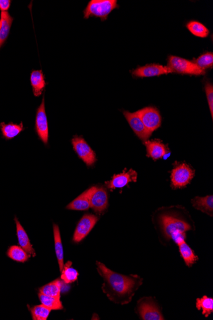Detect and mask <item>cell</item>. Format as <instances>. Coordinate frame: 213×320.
<instances>
[{"label":"cell","mask_w":213,"mask_h":320,"mask_svg":"<svg viewBox=\"0 0 213 320\" xmlns=\"http://www.w3.org/2000/svg\"><path fill=\"white\" fill-rule=\"evenodd\" d=\"M97 271L104 280L103 292L117 304H128L142 285L143 280L137 275L124 276L110 270L104 264L97 261Z\"/></svg>","instance_id":"cell-1"},{"label":"cell","mask_w":213,"mask_h":320,"mask_svg":"<svg viewBox=\"0 0 213 320\" xmlns=\"http://www.w3.org/2000/svg\"><path fill=\"white\" fill-rule=\"evenodd\" d=\"M163 233L167 239L172 240L177 245L185 241L186 232L191 230L190 224L173 215L164 214L160 218Z\"/></svg>","instance_id":"cell-2"},{"label":"cell","mask_w":213,"mask_h":320,"mask_svg":"<svg viewBox=\"0 0 213 320\" xmlns=\"http://www.w3.org/2000/svg\"><path fill=\"white\" fill-rule=\"evenodd\" d=\"M118 7L117 0H91L83 12L84 18L95 17L105 21L109 14Z\"/></svg>","instance_id":"cell-3"},{"label":"cell","mask_w":213,"mask_h":320,"mask_svg":"<svg viewBox=\"0 0 213 320\" xmlns=\"http://www.w3.org/2000/svg\"><path fill=\"white\" fill-rule=\"evenodd\" d=\"M167 67L172 73L183 74V75L203 76L206 72L203 71L192 60L171 55L167 60Z\"/></svg>","instance_id":"cell-4"},{"label":"cell","mask_w":213,"mask_h":320,"mask_svg":"<svg viewBox=\"0 0 213 320\" xmlns=\"http://www.w3.org/2000/svg\"><path fill=\"white\" fill-rule=\"evenodd\" d=\"M137 309L142 319H164L159 305L152 298H143L140 299L137 303Z\"/></svg>","instance_id":"cell-5"},{"label":"cell","mask_w":213,"mask_h":320,"mask_svg":"<svg viewBox=\"0 0 213 320\" xmlns=\"http://www.w3.org/2000/svg\"><path fill=\"white\" fill-rule=\"evenodd\" d=\"M195 171L186 164L177 166L171 174L172 186L174 189L182 188L190 184L194 177Z\"/></svg>","instance_id":"cell-6"},{"label":"cell","mask_w":213,"mask_h":320,"mask_svg":"<svg viewBox=\"0 0 213 320\" xmlns=\"http://www.w3.org/2000/svg\"><path fill=\"white\" fill-rule=\"evenodd\" d=\"M72 143H73L74 151L86 165L91 167L94 165L97 161L96 154L83 137L74 136L72 139Z\"/></svg>","instance_id":"cell-7"},{"label":"cell","mask_w":213,"mask_h":320,"mask_svg":"<svg viewBox=\"0 0 213 320\" xmlns=\"http://www.w3.org/2000/svg\"><path fill=\"white\" fill-rule=\"evenodd\" d=\"M146 128L153 133L161 126L162 117L159 111L155 107H147L136 112Z\"/></svg>","instance_id":"cell-8"},{"label":"cell","mask_w":213,"mask_h":320,"mask_svg":"<svg viewBox=\"0 0 213 320\" xmlns=\"http://www.w3.org/2000/svg\"><path fill=\"white\" fill-rule=\"evenodd\" d=\"M99 221L97 216L86 214L78 223L73 236V241L79 243L85 239Z\"/></svg>","instance_id":"cell-9"},{"label":"cell","mask_w":213,"mask_h":320,"mask_svg":"<svg viewBox=\"0 0 213 320\" xmlns=\"http://www.w3.org/2000/svg\"><path fill=\"white\" fill-rule=\"evenodd\" d=\"M35 131L43 143L47 144L49 141V126H48L47 117L45 112L44 96H43L41 104L37 110Z\"/></svg>","instance_id":"cell-10"},{"label":"cell","mask_w":213,"mask_h":320,"mask_svg":"<svg viewBox=\"0 0 213 320\" xmlns=\"http://www.w3.org/2000/svg\"><path fill=\"white\" fill-rule=\"evenodd\" d=\"M168 67L162 65L152 64L145 66L138 67L132 72V76L135 78H146L152 77L160 76L172 74Z\"/></svg>","instance_id":"cell-11"},{"label":"cell","mask_w":213,"mask_h":320,"mask_svg":"<svg viewBox=\"0 0 213 320\" xmlns=\"http://www.w3.org/2000/svg\"><path fill=\"white\" fill-rule=\"evenodd\" d=\"M123 115L136 136L143 142L148 141L152 133L146 128L137 113L124 111Z\"/></svg>","instance_id":"cell-12"},{"label":"cell","mask_w":213,"mask_h":320,"mask_svg":"<svg viewBox=\"0 0 213 320\" xmlns=\"http://www.w3.org/2000/svg\"><path fill=\"white\" fill-rule=\"evenodd\" d=\"M108 194L104 187H95L90 196V208L95 213L101 214L108 206Z\"/></svg>","instance_id":"cell-13"},{"label":"cell","mask_w":213,"mask_h":320,"mask_svg":"<svg viewBox=\"0 0 213 320\" xmlns=\"http://www.w3.org/2000/svg\"><path fill=\"white\" fill-rule=\"evenodd\" d=\"M137 179V173L135 171L130 170L126 172V170H124L121 174L114 175L111 180L105 182V184L107 188L111 190L121 189L130 182H135Z\"/></svg>","instance_id":"cell-14"},{"label":"cell","mask_w":213,"mask_h":320,"mask_svg":"<svg viewBox=\"0 0 213 320\" xmlns=\"http://www.w3.org/2000/svg\"><path fill=\"white\" fill-rule=\"evenodd\" d=\"M144 143L147 146L148 157H152L153 160L160 159L168 153L169 148L159 139L147 141Z\"/></svg>","instance_id":"cell-15"},{"label":"cell","mask_w":213,"mask_h":320,"mask_svg":"<svg viewBox=\"0 0 213 320\" xmlns=\"http://www.w3.org/2000/svg\"><path fill=\"white\" fill-rule=\"evenodd\" d=\"M95 188V187H92L86 190L80 196L69 203L66 208L77 211L88 210L90 208V196Z\"/></svg>","instance_id":"cell-16"},{"label":"cell","mask_w":213,"mask_h":320,"mask_svg":"<svg viewBox=\"0 0 213 320\" xmlns=\"http://www.w3.org/2000/svg\"><path fill=\"white\" fill-rule=\"evenodd\" d=\"M14 221H15L16 223L17 236H18L19 245H20V247H22L23 249H25L30 256L35 257L36 256V252L34 249L33 248V245L31 244L27 233L26 232V231L24 229L21 223H19L18 219L16 217L14 218Z\"/></svg>","instance_id":"cell-17"},{"label":"cell","mask_w":213,"mask_h":320,"mask_svg":"<svg viewBox=\"0 0 213 320\" xmlns=\"http://www.w3.org/2000/svg\"><path fill=\"white\" fill-rule=\"evenodd\" d=\"M31 85L33 89V94L35 97H39L44 91L46 83H45L44 73L42 70H35L30 75Z\"/></svg>","instance_id":"cell-18"},{"label":"cell","mask_w":213,"mask_h":320,"mask_svg":"<svg viewBox=\"0 0 213 320\" xmlns=\"http://www.w3.org/2000/svg\"><path fill=\"white\" fill-rule=\"evenodd\" d=\"M191 203H192L193 207L197 210L212 217L213 197L212 195L205 197H195L191 200Z\"/></svg>","instance_id":"cell-19"},{"label":"cell","mask_w":213,"mask_h":320,"mask_svg":"<svg viewBox=\"0 0 213 320\" xmlns=\"http://www.w3.org/2000/svg\"><path fill=\"white\" fill-rule=\"evenodd\" d=\"M53 232L55 252H56L57 262H58L59 271L61 272L64 266L63 247V245H62L60 231H59L58 226L56 224L53 225Z\"/></svg>","instance_id":"cell-20"},{"label":"cell","mask_w":213,"mask_h":320,"mask_svg":"<svg viewBox=\"0 0 213 320\" xmlns=\"http://www.w3.org/2000/svg\"><path fill=\"white\" fill-rule=\"evenodd\" d=\"M0 20H1V27H0V48H1L8 38L12 24L13 22V18L7 12H2Z\"/></svg>","instance_id":"cell-21"},{"label":"cell","mask_w":213,"mask_h":320,"mask_svg":"<svg viewBox=\"0 0 213 320\" xmlns=\"http://www.w3.org/2000/svg\"><path fill=\"white\" fill-rule=\"evenodd\" d=\"M63 281L61 279L52 281L39 289V293L45 295L60 298Z\"/></svg>","instance_id":"cell-22"},{"label":"cell","mask_w":213,"mask_h":320,"mask_svg":"<svg viewBox=\"0 0 213 320\" xmlns=\"http://www.w3.org/2000/svg\"><path fill=\"white\" fill-rule=\"evenodd\" d=\"M0 129H1L5 138L12 139L15 138L23 131L24 127L23 123L18 125L14 124L13 123L6 124L2 122L0 123Z\"/></svg>","instance_id":"cell-23"},{"label":"cell","mask_w":213,"mask_h":320,"mask_svg":"<svg viewBox=\"0 0 213 320\" xmlns=\"http://www.w3.org/2000/svg\"><path fill=\"white\" fill-rule=\"evenodd\" d=\"M178 245L181 256L183 257L186 265L191 266L198 260V257L196 256L194 251L191 249L185 241L182 242Z\"/></svg>","instance_id":"cell-24"},{"label":"cell","mask_w":213,"mask_h":320,"mask_svg":"<svg viewBox=\"0 0 213 320\" xmlns=\"http://www.w3.org/2000/svg\"><path fill=\"white\" fill-rule=\"evenodd\" d=\"M7 255L10 258L19 263H25L31 256L25 249L18 245L10 247L7 252Z\"/></svg>","instance_id":"cell-25"},{"label":"cell","mask_w":213,"mask_h":320,"mask_svg":"<svg viewBox=\"0 0 213 320\" xmlns=\"http://www.w3.org/2000/svg\"><path fill=\"white\" fill-rule=\"evenodd\" d=\"M186 28L191 34L199 38H206L209 35V30L206 26L197 21H191L186 24Z\"/></svg>","instance_id":"cell-26"},{"label":"cell","mask_w":213,"mask_h":320,"mask_svg":"<svg viewBox=\"0 0 213 320\" xmlns=\"http://www.w3.org/2000/svg\"><path fill=\"white\" fill-rule=\"evenodd\" d=\"M73 262L70 261L64 264L63 270L61 272V280L65 284H70L78 280L79 273L72 267Z\"/></svg>","instance_id":"cell-27"},{"label":"cell","mask_w":213,"mask_h":320,"mask_svg":"<svg viewBox=\"0 0 213 320\" xmlns=\"http://www.w3.org/2000/svg\"><path fill=\"white\" fill-rule=\"evenodd\" d=\"M38 298L41 304L44 305L51 310L63 309V304L60 298L51 297V296L45 295L42 293H38Z\"/></svg>","instance_id":"cell-28"},{"label":"cell","mask_w":213,"mask_h":320,"mask_svg":"<svg viewBox=\"0 0 213 320\" xmlns=\"http://www.w3.org/2000/svg\"><path fill=\"white\" fill-rule=\"evenodd\" d=\"M196 307L198 310H202V314L205 317H208L213 312V299L207 296L202 298H197Z\"/></svg>","instance_id":"cell-29"},{"label":"cell","mask_w":213,"mask_h":320,"mask_svg":"<svg viewBox=\"0 0 213 320\" xmlns=\"http://www.w3.org/2000/svg\"><path fill=\"white\" fill-rule=\"evenodd\" d=\"M197 66L203 71L212 68L213 54L212 52H207L201 55L197 59L192 60Z\"/></svg>","instance_id":"cell-30"},{"label":"cell","mask_w":213,"mask_h":320,"mask_svg":"<svg viewBox=\"0 0 213 320\" xmlns=\"http://www.w3.org/2000/svg\"><path fill=\"white\" fill-rule=\"evenodd\" d=\"M30 311L33 320H47L51 310L41 304L31 308Z\"/></svg>","instance_id":"cell-31"},{"label":"cell","mask_w":213,"mask_h":320,"mask_svg":"<svg viewBox=\"0 0 213 320\" xmlns=\"http://www.w3.org/2000/svg\"><path fill=\"white\" fill-rule=\"evenodd\" d=\"M205 91L209 105L210 115L213 117V86L211 83H207L205 85Z\"/></svg>","instance_id":"cell-32"},{"label":"cell","mask_w":213,"mask_h":320,"mask_svg":"<svg viewBox=\"0 0 213 320\" xmlns=\"http://www.w3.org/2000/svg\"><path fill=\"white\" fill-rule=\"evenodd\" d=\"M11 5V1L10 0H0V10L2 12H7Z\"/></svg>","instance_id":"cell-33"},{"label":"cell","mask_w":213,"mask_h":320,"mask_svg":"<svg viewBox=\"0 0 213 320\" xmlns=\"http://www.w3.org/2000/svg\"><path fill=\"white\" fill-rule=\"evenodd\" d=\"M0 27H1V20H0Z\"/></svg>","instance_id":"cell-34"}]
</instances>
